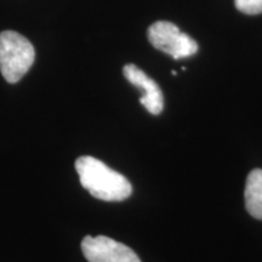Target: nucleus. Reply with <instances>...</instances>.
<instances>
[{"label":"nucleus","instance_id":"0eeeda50","mask_svg":"<svg viewBox=\"0 0 262 262\" xmlns=\"http://www.w3.org/2000/svg\"><path fill=\"white\" fill-rule=\"evenodd\" d=\"M235 8L247 15H258L262 12V0H234Z\"/></svg>","mask_w":262,"mask_h":262},{"label":"nucleus","instance_id":"423d86ee","mask_svg":"<svg viewBox=\"0 0 262 262\" xmlns=\"http://www.w3.org/2000/svg\"><path fill=\"white\" fill-rule=\"evenodd\" d=\"M245 208L249 214L262 220V170L255 169L248 175L245 183Z\"/></svg>","mask_w":262,"mask_h":262},{"label":"nucleus","instance_id":"20e7f679","mask_svg":"<svg viewBox=\"0 0 262 262\" xmlns=\"http://www.w3.org/2000/svg\"><path fill=\"white\" fill-rule=\"evenodd\" d=\"M81 250L89 262H141L133 249L106 235H86Z\"/></svg>","mask_w":262,"mask_h":262},{"label":"nucleus","instance_id":"39448f33","mask_svg":"<svg viewBox=\"0 0 262 262\" xmlns=\"http://www.w3.org/2000/svg\"><path fill=\"white\" fill-rule=\"evenodd\" d=\"M123 73L130 84L142 91L143 95L140 98L141 104L153 116H158L162 113L164 108V96L159 85L135 64L130 63L124 66Z\"/></svg>","mask_w":262,"mask_h":262},{"label":"nucleus","instance_id":"7ed1b4c3","mask_svg":"<svg viewBox=\"0 0 262 262\" xmlns=\"http://www.w3.org/2000/svg\"><path fill=\"white\" fill-rule=\"evenodd\" d=\"M148 40L157 50L180 60L196 54L198 44L193 38L180 31L178 26L168 21H158L148 28Z\"/></svg>","mask_w":262,"mask_h":262},{"label":"nucleus","instance_id":"f03ea898","mask_svg":"<svg viewBox=\"0 0 262 262\" xmlns=\"http://www.w3.org/2000/svg\"><path fill=\"white\" fill-rule=\"evenodd\" d=\"M34 58V48L27 38L14 31L0 33V71L8 83L21 80Z\"/></svg>","mask_w":262,"mask_h":262},{"label":"nucleus","instance_id":"f257e3e1","mask_svg":"<svg viewBox=\"0 0 262 262\" xmlns=\"http://www.w3.org/2000/svg\"><path fill=\"white\" fill-rule=\"evenodd\" d=\"M75 170L81 186L101 201L122 202L133 193V186L125 176L94 157H79L75 160Z\"/></svg>","mask_w":262,"mask_h":262}]
</instances>
